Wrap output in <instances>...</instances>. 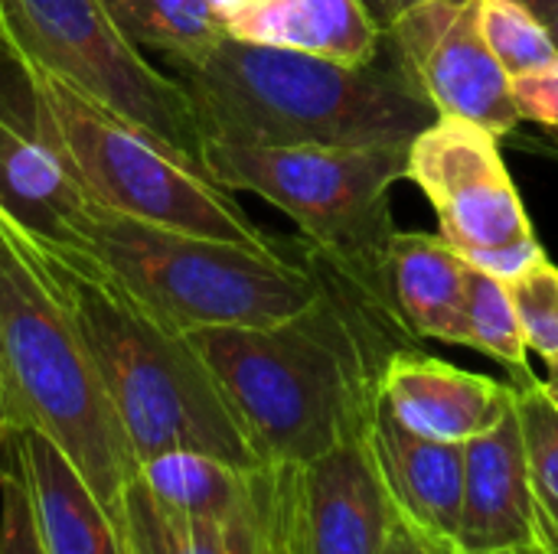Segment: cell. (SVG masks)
Instances as JSON below:
<instances>
[{"mask_svg": "<svg viewBox=\"0 0 558 554\" xmlns=\"http://www.w3.org/2000/svg\"><path fill=\"white\" fill-rule=\"evenodd\" d=\"M324 278V297L291 320L186 333L265 467H298L360 438L379 398L383 317Z\"/></svg>", "mask_w": 558, "mask_h": 554, "instance_id": "6da1fadb", "label": "cell"}, {"mask_svg": "<svg viewBox=\"0 0 558 554\" xmlns=\"http://www.w3.org/2000/svg\"><path fill=\"white\" fill-rule=\"evenodd\" d=\"M13 229L69 313L137 464L167 451H203L239 467H265L183 333L150 317L82 251L20 222Z\"/></svg>", "mask_w": 558, "mask_h": 554, "instance_id": "7a4b0ae2", "label": "cell"}, {"mask_svg": "<svg viewBox=\"0 0 558 554\" xmlns=\"http://www.w3.org/2000/svg\"><path fill=\"white\" fill-rule=\"evenodd\" d=\"M203 140L262 147H369L422 134L438 111L392 62H337L222 36L170 59Z\"/></svg>", "mask_w": 558, "mask_h": 554, "instance_id": "3957f363", "label": "cell"}, {"mask_svg": "<svg viewBox=\"0 0 558 554\" xmlns=\"http://www.w3.org/2000/svg\"><path fill=\"white\" fill-rule=\"evenodd\" d=\"M0 402L10 434L49 438L114 526L121 549L137 457L88 353L0 206Z\"/></svg>", "mask_w": 558, "mask_h": 554, "instance_id": "277c9868", "label": "cell"}, {"mask_svg": "<svg viewBox=\"0 0 558 554\" xmlns=\"http://www.w3.org/2000/svg\"><path fill=\"white\" fill-rule=\"evenodd\" d=\"M69 248L173 333L206 327H271L324 297L320 264L284 248H252L196 232L147 225L98 206L75 216Z\"/></svg>", "mask_w": 558, "mask_h": 554, "instance_id": "5b68a950", "label": "cell"}, {"mask_svg": "<svg viewBox=\"0 0 558 554\" xmlns=\"http://www.w3.org/2000/svg\"><path fill=\"white\" fill-rule=\"evenodd\" d=\"M7 95L33 137L98 209L252 248H281L235 202L232 189L183 163L141 127L88 101L43 65L0 52Z\"/></svg>", "mask_w": 558, "mask_h": 554, "instance_id": "8992f818", "label": "cell"}, {"mask_svg": "<svg viewBox=\"0 0 558 554\" xmlns=\"http://www.w3.org/2000/svg\"><path fill=\"white\" fill-rule=\"evenodd\" d=\"M409 144L369 147H262L203 140V163L232 193H255L298 222L314 261L389 313L386 261L396 238L389 193L409 180Z\"/></svg>", "mask_w": 558, "mask_h": 554, "instance_id": "52a82bcc", "label": "cell"}, {"mask_svg": "<svg viewBox=\"0 0 558 554\" xmlns=\"http://www.w3.org/2000/svg\"><path fill=\"white\" fill-rule=\"evenodd\" d=\"M0 52L43 65L213 176L186 88L141 56L101 0H0Z\"/></svg>", "mask_w": 558, "mask_h": 554, "instance_id": "ba28073f", "label": "cell"}, {"mask_svg": "<svg viewBox=\"0 0 558 554\" xmlns=\"http://www.w3.org/2000/svg\"><path fill=\"white\" fill-rule=\"evenodd\" d=\"M487 127L438 114L409 144V180L438 212L441 238L461 255L533 238V222Z\"/></svg>", "mask_w": 558, "mask_h": 554, "instance_id": "9c48e42d", "label": "cell"}, {"mask_svg": "<svg viewBox=\"0 0 558 554\" xmlns=\"http://www.w3.org/2000/svg\"><path fill=\"white\" fill-rule=\"evenodd\" d=\"M383 29L396 46V65L438 114L474 121L497 137L517 131L510 75L481 33L477 0H418Z\"/></svg>", "mask_w": 558, "mask_h": 554, "instance_id": "30bf717a", "label": "cell"}, {"mask_svg": "<svg viewBox=\"0 0 558 554\" xmlns=\"http://www.w3.org/2000/svg\"><path fill=\"white\" fill-rule=\"evenodd\" d=\"M396 519L366 431L307 464L281 467L288 554H383Z\"/></svg>", "mask_w": 558, "mask_h": 554, "instance_id": "8fae6325", "label": "cell"}, {"mask_svg": "<svg viewBox=\"0 0 558 554\" xmlns=\"http://www.w3.org/2000/svg\"><path fill=\"white\" fill-rule=\"evenodd\" d=\"M454 545L461 554L543 545L517 395L490 431L464 444V493Z\"/></svg>", "mask_w": 558, "mask_h": 554, "instance_id": "7c38bea8", "label": "cell"}, {"mask_svg": "<svg viewBox=\"0 0 558 554\" xmlns=\"http://www.w3.org/2000/svg\"><path fill=\"white\" fill-rule=\"evenodd\" d=\"M513 395V385L412 349H392L379 372V398L389 415L412 434L445 444H468L490 431Z\"/></svg>", "mask_w": 558, "mask_h": 554, "instance_id": "4fadbf2b", "label": "cell"}, {"mask_svg": "<svg viewBox=\"0 0 558 554\" xmlns=\"http://www.w3.org/2000/svg\"><path fill=\"white\" fill-rule=\"evenodd\" d=\"M366 441L396 516L422 535L454 545L464 493V444L412 434L389 415L383 398H376Z\"/></svg>", "mask_w": 558, "mask_h": 554, "instance_id": "5bb4252c", "label": "cell"}, {"mask_svg": "<svg viewBox=\"0 0 558 554\" xmlns=\"http://www.w3.org/2000/svg\"><path fill=\"white\" fill-rule=\"evenodd\" d=\"M226 36L311 52L337 62H376L386 39L366 0H209Z\"/></svg>", "mask_w": 558, "mask_h": 554, "instance_id": "9a60e30c", "label": "cell"}, {"mask_svg": "<svg viewBox=\"0 0 558 554\" xmlns=\"http://www.w3.org/2000/svg\"><path fill=\"white\" fill-rule=\"evenodd\" d=\"M46 554H124L114 526L92 496L69 457L36 431H13L7 441Z\"/></svg>", "mask_w": 558, "mask_h": 554, "instance_id": "2e32d148", "label": "cell"}, {"mask_svg": "<svg viewBox=\"0 0 558 554\" xmlns=\"http://www.w3.org/2000/svg\"><path fill=\"white\" fill-rule=\"evenodd\" d=\"M471 261L441 235L396 232L386 261L389 313L396 327L422 340L468 343L464 297Z\"/></svg>", "mask_w": 558, "mask_h": 554, "instance_id": "e0dca14e", "label": "cell"}, {"mask_svg": "<svg viewBox=\"0 0 558 554\" xmlns=\"http://www.w3.org/2000/svg\"><path fill=\"white\" fill-rule=\"evenodd\" d=\"M124 554H288L281 532V467L268 506L245 519H196L157 503L137 480L128 490Z\"/></svg>", "mask_w": 558, "mask_h": 554, "instance_id": "ac0fdd59", "label": "cell"}, {"mask_svg": "<svg viewBox=\"0 0 558 554\" xmlns=\"http://www.w3.org/2000/svg\"><path fill=\"white\" fill-rule=\"evenodd\" d=\"M0 206L13 222L59 245H69L75 216L92 206L23 124L7 88H0Z\"/></svg>", "mask_w": 558, "mask_h": 554, "instance_id": "d6986e66", "label": "cell"}, {"mask_svg": "<svg viewBox=\"0 0 558 554\" xmlns=\"http://www.w3.org/2000/svg\"><path fill=\"white\" fill-rule=\"evenodd\" d=\"M137 483L183 516L229 522L271 503L278 467H239L203 451H167L137 464Z\"/></svg>", "mask_w": 558, "mask_h": 554, "instance_id": "ffe728a7", "label": "cell"}, {"mask_svg": "<svg viewBox=\"0 0 558 554\" xmlns=\"http://www.w3.org/2000/svg\"><path fill=\"white\" fill-rule=\"evenodd\" d=\"M118 29L141 49L170 59H199L222 36V23L209 0H101Z\"/></svg>", "mask_w": 558, "mask_h": 554, "instance_id": "44dd1931", "label": "cell"}, {"mask_svg": "<svg viewBox=\"0 0 558 554\" xmlns=\"http://www.w3.org/2000/svg\"><path fill=\"white\" fill-rule=\"evenodd\" d=\"M464 327L471 349L487 353L490 359L504 362L520 382L536 379L530 372V349L520 330V317L510 297V287L481 268L471 264L468 271V297H464Z\"/></svg>", "mask_w": 558, "mask_h": 554, "instance_id": "7402d4cb", "label": "cell"}, {"mask_svg": "<svg viewBox=\"0 0 558 554\" xmlns=\"http://www.w3.org/2000/svg\"><path fill=\"white\" fill-rule=\"evenodd\" d=\"M513 389H517V408L526 441L543 545L558 554V408L546 398L539 379L517 382Z\"/></svg>", "mask_w": 558, "mask_h": 554, "instance_id": "603a6c76", "label": "cell"}, {"mask_svg": "<svg viewBox=\"0 0 558 554\" xmlns=\"http://www.w3.org/2000/svg\"><path fill=\"white\" fill-rule=\"evenodd\" d=\"M477 23L490 52L510 78L530 75L558 59L543 16L517 0H477Z\"/></svg>", "mask_w": 558, "mask_h": 554, "instance_id": "cb8c5ba5", "label": "cell"}, {"mask_svg": "<svg viewBox=\"0 0 558 554\" xmlns=\"http://www.w3.org/2000/svg\"><path fill=\"white\" fill-rule=\"evenodd\" d=\"M526 349L543 356L546 366L558 359V268L543 258L517 281L507 284Z\"/></svg>", "mask_w": 558, "mask_h": 554, "instance_id": "d4e9b609", "label": "cell"}, {"mask_svg": "<svg viewBox=\"0 0 558 554\" xmlns=\"http://www.w3.org/2000/svg\"><path fill=\"white\" fill-rule=\"evenodd\" d=\"M0 554H46L16 470H0Z\"/></svg>", "mask_w": 558, "mask_h": 554, "instance_id": "484cf974", "label": "cell"}, {"mask_svg": "<svg viewBox=\"0 0 558 554\" xmlns=\"http://www.w3.org/2000/svg\"><path fill=\"white\" fill-rule=\"evenodd\" d=\"M510 95H513L520 121L558 127V59L530 75L510 78Z\"/></svg>", "mask_w": 558, "mask_h": 554, "instance_id": "4316f807", "label": "cell"}, {"mask_svg": "<svg viewBox=\"0 0 558 554\" xmlns=\"http://www.w3.org/2000/svg\"><path fill=\"white\" fill-rule=\"evenodd\" d=\"M464 258H468L474 268H481L484 274H490V278L510 284V281H517L523 271H530L536 261H543L546 251H543L539 238L533 235V238H523V242H510V245H497V248H484V251H468Z\"/></svg>", "mask_w": 558, "mask_h": 554, "instance_id": "83f0119b", "label": "cell"}, {"mask_svg": "<svg viewBox=\"0 0 558 554\" xmlns=\"http://www.w3.org/2000/svg\"><path fill=\"white\" fill-rule=\"evenodd\" d=\"M383 554H461V552H458L454 545L438 542V539H428V535H422L418 529H412L409 522L396 519L392 535H389V542H386Z\"/></svg>", "mask_w": 558, "mask_h": 554, "instance_id": "f1b7e54d", "label": "cell"}, {"mask_svg": "<svg viewBox=\"0 0 558 554\" xmlns=\"http://www.w3.org/2000/svg\"><path fill=\"white\" fill-rule=\"evenodd\" d=\"M379 3V13H383V26L392 20V16H399L402 10H409V7H415L418 0H376ZM454 3H464V0H454Z\"/></svg>", "mask_w": 558, "mask_h": 554, "instance_id": "f546056e", "label": "cell"}, {"mask_svg": "<svg viewBox=\"0 0 558 554\" xmlns=\"http://www.w3.org/2000/svg\"><path fill=\"white\" fill-rule=\"evenodd\" d=\"M539 385H543L546 398H549V402H553V405L558 408V359H556V362H549V376H546V379H543Z\"/></svg>", "mask_w": 558, "mask_h": 554, "instance_id": "4dcf8cb0", "label": "cell"}, {"mask_svg": "<svg viewBox=\"0 0 558 554\" xmlns=\"http://www.w3.org/2000/svg\"><path fill=\"white\" fill-rule=\"evenodd\" d=\"M517 3H523V7H530L536 16H546L553 7H556V0H517Z\"/></svg>", "mask_w": 558, "mask_h": 554, "instance_id": "1f68e13d", "label": "cell"}, {"mask_svg": "<svg viewBox=\"0 0 558 554\" xmlns=\"http://www.w3.org/2000/svg\"><path fill=\"white\" fill-rule=\"evenodd\" d=\"M543 23H546V29H549V36H553V42H556V49H558V0H556V7L543 16Z\"/></svg>", "mask_w": 558, "mask_h": 554, "instance_id": "d6a6232c", "label": "cell"}, {"mask_svg": "<svg viewBox=\"0 0 558 554\" xmlns=\"http://www.w3.org/2000/svg\"><path fill=\"white\" fill-rule=\"evenodd\" d=\"M494 554H553L543 545H526V549H507V552H494Z\"/></svg>", "mask_w": 558, "mask_h": 554, "instance_id": "836d02e7", "label": "cell"}, {"mask_svg": "<svg viewBox=\"0 0 558 554\" xmlns=\"http://www.w3.org/2000/svg\"><path fill=\"white\" fill-rule=\"evenodd\" d=\"M7 441H10V428H7V418H3V402H0V454L7 451Z\"/></svg>", "mask_w": 558, "mask_h": 554, "instance_id": "e575fe53", "label": "cell"}]
</instances>
